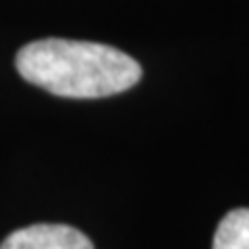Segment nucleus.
Returning a JSON list of instances; mask_svg holds the SVG:
<instances>
[{"label": "nucleus", "instance_id": "obj_3", "mask_svg": "<svg viewBox=\"0 0 249 249\" xmlns=\"http://www.w3.org/2000/svg\"><path fill=\"white\" fill-rule=\"evenodd\" d=\"M212 249H249V208H237L222 218Z\"/></svg>", "mask_w": 249, "mask_h": 249}, {"label": "nucleus", "instance_id": "obj_1", "mask_svg": "<svg viewBox=\"0 0 249 249\" xmlns=\"http://www.w3.org/2000/svg\"><path fill=\"white\" fill-rule=\"evenodd\" d=\"M17 71L25 81L60 98H104L133 88L142 79L135 58L96 42L46 37L17 52Z\"/></svg>", "mask_w": 249, "mask_h": 249}, {"label": "nucleus", "instance_id": "obj_2", "mask_svg": "<svg viewBox=\"0 0 249 249\" xmlns=\"http://www.w3.org/2000/svg\"><path fill=\"white\" fill-rule=\"evenodd\" d=\"M0 249H93V243L69 224H31L13 231Z\"/></svg>", "mask_w": 249, "mask_h": 249}]
</instances>
